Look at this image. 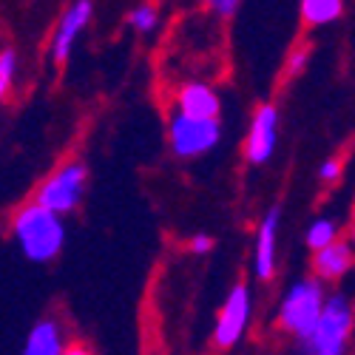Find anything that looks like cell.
<instances>
[{
    "mask_svg": "<svg viewBox=\"0 0 355 355\" xmlns=\"http://www.w3.org/2000/svg\"><path fill=\"white\" fill-rule=\"evenodd\" d=\"M12 236L28 261L49 264L63 253L66 225H63V216L49 211L46 205L28 202L12 219Z\"/></svg>",
    "mask_w": 355,
    "mask_h": 355,
    "instance_id": "6da1fadb",
    "label": "cell"
},
{
    "mask_svg": "<svg viewBox=\"0 0 355 355\" xmlns=\"http://www.w3.org/2000/svg\"><path fill=\"white\" fill-rule=\"evenodd\" d=\"M352 330H355V302L347 293H330L310 336L295 341L299 344V355H347Z\"/></svg>",
    "mask_w": 355,
    "mask_h": 355,
    "instance_id": "7a4b0ae2",
    "label": "cell"
},
{
    "mask_svg": "<svg viewBox=\"0 0 355 355\" xmlns=\"http://www.w3.org/2000/svg\"><path fill=\"white\" fill-rule=\"evenodd\" d=\"M327 295H330L327 282H321L318 276H304L299 282H293L279 302V315H276L279 330L293 336L295 341L307 338L324 304H327Z\"/></svg>",
    "mask_w": 355,
    "mask_h": 355,
    "instance_id": "3957f363",
    "label": "cell"
},
{
    "mask_svg": "<svg viewBox=\"0 0 355 355\" xmlns=\"http://www.w3.org/2000/svg\"><path fill=\"white\" fill-rule=\"evenodd\" d=\"M222 139V123L219 120H205V116H191L173 108L168 120V142L171 151L180 159H199L211 154Z\"/></svg>",
    "mask_w": 355,
    "mask_h": 355,
    "instance_id": "277c9868",
    "label": "cell"
},
{
    "mask_svg": "<svg viewBox=\"0 0 355 355\" xmlns=\"http://www.w3.org/2000/svg\"><path fill=\"white\" fill-rule=\"evenodd\" d=\"M85 185H88L85 165L71 159V162H63L54 173H49L40 182V188L35 193V202L46 205V208L54 211V214L66 216V214H74L80 208V202L85 196Z\"/></svg>",
    "mask_w": 355,
    "mask_h": 355,
    "instance_id": "5b68a950",
    "label": "cell"
},
{
    "mask_svg": "<svg viewBox=\"0 0 355 355\" xmlns=\"http://www.w3.org/2000/svg\"><path fill=\"white\" fill-rule=\"evenodd\" d=\"M250 315H253V295H250V287L245 282H236L225 302L219 307V315H216V324H214V344L216 349H230L236 347L245 333H248V324H250Z\"/></svg>",
    "mask_w": 355,
    "mask_h": 355,
    "instance_id": "8992f818",
    "label": "cell"
},
{
    "mask_svg": "<svg viewBox=\"0 0 355 355\" xmlns=\"http://www.w3.org/2000/svg\"><path fill=\"white\" fill-rule=\"evenodd\" d=\"M279 145V108L273 103H261L256 105L250 125H248V137H245V159L250 165H264Z\"/></svg>",
    "mask_w": 355,
    "mask_h": 355,
    "instance_id": "52a82bcc",
    "label": "cell"
},
{
    "mask_svg": "<svg viewBox=\"0 0 355 355\" xmlns=\"http://www.w3.org/2000/svg\"><path fill=\"white\" fill-rule=\"evenodd\" d=\"M92 17H94V0H71L66 6L60 23H57L54 35H51V49H49L54 66L69 63V57H71L77 40L83 37L85 26L92 23Z\"/></svg>",
    "mask_w": 355,
    "mask_h": 355,
    "instance_id": "ba28073f",
    "label": "cell"
},
{
    "mask_svg": "<svg viewBox=\"0 0 355 355\" xmlns=\"http://www.w3.org/2000/svg\"><path fill=\"white\" fill-rule=\"evenodd\" d=\"M279 230H282V211L270 208L261 216L253 239V273L259 282H270L279 268Z\"/></svg>",
    "mask_w": 355,
    "mask_h": 355,
    "instance_id": "9c48e42d",
    "label": "cell"
},
{
    "mask_svg": "<svg viewBox=\"0 0 355 355\" xmlns=\"http://www.w3.org/2000/svg\"><path fill=\"white\" fill-rule=\"evenodd\" d=\"M352 268H355V245L349 239H344V236L336 239L333 245L315 250L313 259H310L313 276H318L321 282H327V284L341 282Z\"/></svg>",
    "mask_w": 355,
    "mask_h": 355,
    "instance_id": "30bf717a",
    "label": "cell"
},
{
    "mask_svg": "<svg viewBox=\"0 0 355 355\" xmlns=\"http://www.w3.org/2000/svg\"><path fill=\"white\" fill-rule=\"evenodd\" d=\"M66 347L69 344H66L60 321L51 318V315H43L32 324L20 355H66Z\"/></svg>",
    "mask_w": 355,
    "mask_h": 355,
    "instance_id": "8fae6325",
    "label": "cell"
},
{
    "mask_svg": "<svg viewBox=\"0 0 355 355\" xmlns=\"http://www.w3.org/2000/svg\"><path fill=\"white\" fill-rule=\"evenodd\" d=\"M176 108L191 116H205V120H219L222 100L208 83H185L176 92Z\"/></svg>",
    "mask_w": 355,
    "mask_h": 355,
    "instance_id": "7c38bea8",
    "label": "cell"
},
{
    "mask_svg": "<svg viewBox=\"0 0 355 355\" xmlns=\"http://www.w3.org/2000/svg\"><path fill=\"white\" fill-rule=\"evenodd\" d=\"M344 6H347V0H299L302 23L307 28H321V26L341 20Z\"/></svg>",
    "mask_w": 355,
    "mask_h": 355,
    "instance_id": "4fadbf2b",
    "label": "cell"
},
{
    "mask_svg": "<svg viewBox=\"0 0 355 355\" xmlns=\"http://www.w3.org/2000/svg\"><path fill=\"white\" fill-rule=\"evenodd\" d=\"M336 239H341V233H338V222L330 219V216H318V219H313V222L307 225V230H304V242H307L310 253H315V250H321V248L333 245Z\"/></svg>",
    "mask_w": 355,
    "mask_h": 355,
    "instance_id": "5bb4252c",
    "label": "cell"
},
{
    "mask_svg": "<svg viewBox=\"0 0 355 355\" xmlns=\"http://www.w3.org/2000/svg\"><path fill=\"white\" fill-rule=\"evenodd\" d=\"M157 23H159V12H157L154 3H139V6H134L128 12V26L134 28V32H139V35L154 32Z\"/></svg>",
    "mask_w": 355,
    "mask_h": 355,
    "instance_id": "9a60e30c",
    "label": "cell"
},
{
    "mask_svg": "<svg viewBox=\"0 0 355 355\" xmlns=\"http://www.w3.org/2000/svg\"><path fill=\"white\" fill-rule=\"evenodd\" d=\"M15 77H17V54L12 49H6V51H0V103L12 92Z\"/></svg>",
    "mask_w": 355,
    "mask_h": 355,
    "instance_id": "2e32d148",
    "label": "cell"
},
{
    "mask_svg": "<svg viewBox=\"0 0 355 355\" xmlns=\"http://www.w3.org/2000/svg\"><path fill=\"white\" fill-rule=\"evenodd\" d=\"M310 66V46H293V51L284 60V80H295L302 77Z\"/></svg>",
    "mask_w": 355,
    "mask_h": 355,
    "instance_id": "e0dca14e",
    "label": "cell"
},
{
    "mask_svg": "<svg viewBox=\"0 0 355 355\" xmlns=\"http://www.w3.org/2000/svg\"><path fill=\"white\" fill-rule=\"evenodd\" d=\"M341 173H344V157L341 154H333L327 157L321 165H318V180L321 185H336L341 180Z\"/></svg>",
    "mask_w": 355,
    "mask_h": 355,
    "instance_id": "ac0fdd59",
    "label": "cell"
},
{
    "mask_svg": "<svg viewBox=\"0 0 355 355\" xmlns=\"http://www.w3.org/2000/svg\"><path fill=\"white\" fill-rule=\"evenodd\" d=\"M242 3H245V0H202V6L208 9L214 17H219V20L236 17V12L242 9Z\"/></svg>",
    "mask_w": 355,
    "mask_h": 355,
    "instance_id": "d6986e66",
    "label": "cell"
},
{
    "mask_svg": "<svg viewBox=\"0 0 355 355\" xmlns=\"http://www.w3.org/2000/svg\"><path fill=\"white\" fill-rule=\"evenodd\" d=\"M188 250H191L193 256H208V253L214 250V236H208V233H193L191 239H188Z\"/></svg>",
    "mask_w": 355,
    "mask_h": 355,
    "instance_id": "ffe728a7",
    "label": "cell"
},
{
    "mask_svg": "<svg viewBox=\"0 0 355 355\" xmlns=\"http://www.w3.org/2000/svg\"><path fill=\"white\" fill-rule=\"evenodd\" d=\"M66 355H97L88 344H80V341H74V344H69L66 347Z\"/></svg>",
    "mask_w": 355,
    "mask_h": 355,
    "instance_id": "44dd1931",
    "label": "cell"
}]
</instances>
